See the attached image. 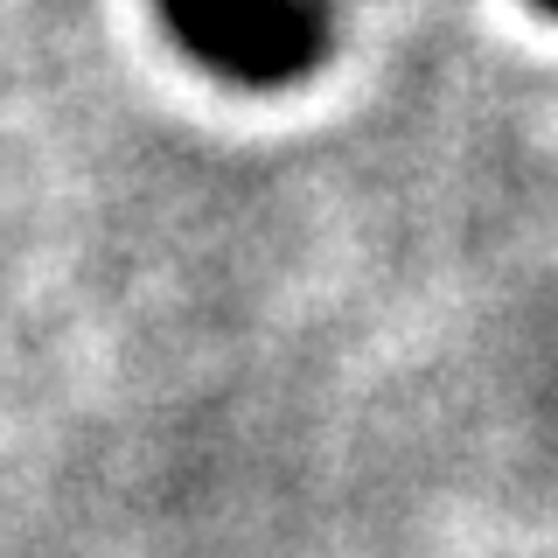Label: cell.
<instances>
[{
	"label": "cell",
	"instance_id": "cell-1",
	"mask_svg": "<svg viewBox=\"0 0 558 558\" xmlns=\"http://www.w3.org/2000/svg\"><path fill=\"white\" fill-rule=\"evenodd\" d=\"M161 22L182 43V57L252 92L307 77L328 49L322 0H161Z\"/></svg>",
	"mask_w": 558,
	"mask_h": 558
},
{
	"label": "cell",
	"instance_id": "cell-2",
	"mask_svg": "<svg viewBox=\"0 0 558 558\" xmlns=\"http://www.w3.org/2000/svg\"><path fill=\"white\" fill-rule=\"evenodd\" d=\"M537 8H545V14H558V0H537Z\"/></svg>",
	"mask_w": 558,
	"mask_h": 558
}]
</instances>
